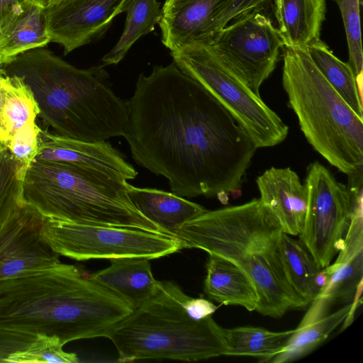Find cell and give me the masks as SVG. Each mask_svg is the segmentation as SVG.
<instances>
[{
    "instance_id": "obj_14",
    "label": "cell",
    "mask_w": 363,
    "mask_h": 363,
    "mask_svg": "<svg viewBox=\"0 0 363 363\" xmlns=\"http://www.w3.org/2000/svg\"><path fill=\"white\" fill-rule=\"evenodd\" d=\"M125 0H65L45 8L50 42L64 54L100 38L113 18L122 13Z\"/></svg>"
},
{
    "instance_id": "obj_34",
    "label": "cell",
    "mask_w": 363,
    "mask_h": 363,
    "mask_svg": "<svg viewBox=\"0 0 363 363\" xmlns=\"http://www.w3.org/2000/svg\"><path fill=\"white\" fill-rule=\"evenodd\" d=\"M185 308L188 313L197 320L212 315L218 308L210 301L203 298H195L189 296L185 301Z\"/></svg>"
},
{
    "instance_id": "obj_11",
    "label": "cell",
    "mask_w": 363,
    "mask_h": 363,
    "mask_svg": "<svg viewBox=\"0 0 363 363\" xmlns=\"http://www.w3.org/2000/svg\"><path fill=\"white\" fill-rule=\"evenodd\" d=\"M255 10L233 20L206 44L256 95L276 67L283 38L271 20Z\"/></svg>"
},
{
    "instance_id": "obj_10",
    "label": "cell",
    "mask_w": 363,
    "mask_h": 363,
    "mask_svg": "<svg viewBox=\"0 0 363 363\" xmlns=\"http://www.w3.org/2000/svg\"><path fill=\"white\" fill-rule=\"evenodd\" d=\"M308 206L299 240L320 268L328 266L342 248L362 181L339 182L315 161L307 168Z\"/></svg>"
},
{
    "instance_id": "obj_27",
    "label": "cell",
    "mask_w": 363,
    "mask_h": 363,
    "mask_svg": "<svg viewBox=\"0 0 363 363\" xmlns=\"http://www.w3.org/2000/svg\"><path fill=\"white\" fill-rule=\"evenodd\" d=\"M122 13H126L123 32L116 45L102 58L103 65H116L142 36L153 31L162 15L161 3L157 0H125Z\"/></svg>"
},
{
    "instance_id": "obj_36",
    "label": "cell",
    "mask_w": 363,
    "mask_h": 363,
    "mask_svg": "<svg viewBox=\"0 0 363 363\" xmlns=\"http://www.w3.org/2000/svg\"><path fill=\"white\" fill-rule=\"evenodd\" d=\"M4 76V74L3 73V72L1 71V69L0 68V121H1V108H2V100H3V96H2V80H3Z\"/></svg>"
},
{
    "instance_id": "obj_8",
    "label": "cell",
    "mask_w": 363,
    "mask_h": 363,
    "mask_svg": "<svg viewBox=\"0 0 363 363\" xmlns=\"http://www.w3.org/2000/svg\"><path fill=\"white\" fill-rule=\"evenodd\" d=\"M173 62L196 80L233 115L257 148L275 146L289 133L288 125L235 75L203 43H192L170 52Z\"/></svg>"
},
{
    "instance_id": "obj_1",
    "label": "cell",
    "mask_w": 363,
    "mask_h": 363,
    "mask_svg": "<svg viewBox=\"0 0 363 363\" xmlns=\"http://www.w3.org/2000/svg\"><path fill=\"white\" fill-rule=\"evenodd\" d=\"M123 135L140 166L181 197L228 200L257 149L230 111L173 62L141 73Z\"/></svg>"
},
{
    "instance_id": "obj_25",
    "label": "cell",
    "mask_w": 363,
    "mask_h": 363,
    "mask_svg": "<svg viewBox=\"0 0 363 363\" xmlns=\"http://www.w3.org/2000/svg\"><path fill=\"white\" fill-rule=\"evenodd\" d=\"M2 96L0 141L6 143L23 126L35 121L40 110L33 91L18 77L4 74Z\"/></svg>"
},
{
    "instance_id": "obj_7",
    "label": "cell",
    "mask_w": 363,
    "mask_h": 363,
    "mask_svg": "<svg viewBox=\"0 0 363 363\" xmlns=\"http://www.w3.org/2000/svg\"><path fill=\"white\" fill-rule=\"evenodd\" d=\"M282 85L309 144L351 177L363 173V118L320 72L306 48H283Z\"/></svg>"
},
{
    "instance_id": "obj_6",
    "label": "cell",
    "mask_w": 363,
    "mask_h": 363,
    "mask_svg": "<svg viewBox=\"0 0 363 363\" xmlns=\"http://www.w3.org/2000/svg\"><path fill=\"white\" fill-rule=\"evenodd\" d=\"M188 296L175 283L160 281L156 293L109 333L118 361L195 362L225 356L224 328L212 315L197 320L185 308Z\"/></svg>"
},
{
    "instance_id": "obj_12",
    "label": "cell",
    "mask_w": 363,
    "mask_h": 363,
    "mask_svg": "<svg viewBox=\"0 0 363 363\" xmlns=\"http://www.w3.org/2000/svg\"><path fill=\"white\" fill-rule=\"evenodd\" d=\"M337 255L333 264L322 269L324 284L298 327L325 317L335 304L359 300L363 278L362 188L357 194L351 223Z\"/></svg>"
},
{
    "instance_id": "obj_15",
    "label": "cell",
    "mask_w": 363,
    "mask_h": 363,
    "mask_svg": "<svg viewBox=\"0 0 363 363\" xmlns=\"http://www.w3.org/2000/svg\"><path fill=\"white\" fill-rule=\"evenodd\" d=\"M235 0H166L159 22L162 42L170 52L192 43H206L231 22Z\"/></svg>"
},
{
    "instance_id": "obj_31",
    "label": "cell",
    "mask_w": 363,
    "mask_h": 363,
    "mask_svg": "<svg viewBox=\"0 0 363 363\" xmlns=\"http://www.w3.org/2000/svg\"><path fill=\"white\" fill-rule=\"evenodd\" d=\"M64 345L57 336L39 335L26 350L11 354L6 362L76 363L77 355L63 350Z\"/></svg>"
},
{
    "instance_id": "obj_4",
    "label": "cell",
    "mask_w": 363,
    "mask_h": 363,
    "mask_svg": "<svg viewBox=\"0 0 363 363\" xmlns=\"http://www.w3.org/2000/svg\"><path fill=\"white\" fill-rule=\"evenodd\" d=\"M104 65L79 69L44 48L22 52L0 66L30 87L38 116L61 136L87 142H106L123 136L127 102L109 87Z\"/></svg>"
},
{
    "instance_id": "obj_33",
    "label": "cell",
    "mask_w": 363,
    "mask_h": 363,
    "mask_svg": "<svg viewBox=\"0 0 363 363\" xmlns=\"http://www.w3.org/2000/svg\"><path fill=\"white\" fill-rule=\"evenodd\" d=\"M28 0H0V33L24 11Z\"/></svg>"
},
{
    "instance_id": "obj_3",
    "label": "cell",
    "mask_w": 363,
    "mask_h": 363,
    "mask_svg": "<svg viewBox=\"0 0 363 363\" xmlns=\"http://www.w3.org/2000/svg\"><path fill=\"white\" fill-rule=\"evenodd\" d=\"M284 230L260 199L207 211L186 222L174 238L182 248H196L220 256L238 266L257 291L256 311L274 318L309 305L294 290L281 256Z\"/></svg>"
},
{
    "instance_id": "obj_16",
    "label": "cell",
    "mask_w": 363,
    "mask_h": 363,
    "mask_svg": "<svg viewBox=\"0 0 363 363\" xmlns=\"http://www.w3.org/2000/svg\"><path fill=\"white\" fill-rule=\"evenodd\" d=\"M98 169L134 179L138 172L125 157L106 142L87 143L40 130L34 159Z\"/></svg>"
},
{
    "instance_id": "obj_28",
    "label": "cell",
    "mask_w": 363,
    "mask_h": 363,
    "mask_svg": "<svg viewBox=\"0 0 363 363\" xmlns=\"http://www.w3.org/2000/svg\"><path fill=\"white\" fill-rule=\"evenodd\" d=\"M311 58L333 89L363 118L362 95L348 63L339 60L321 40L306 48Z\"/></svg>"
},
{
    "instance_id": "obj_9",
    "label": "cell",
    "mask_w": 363,
    "mask_h": 363,
    "mask_svg": "<svg viewBox=\"0 0 363 363\" xmlns=\"http://www.w3.org/2000/svg\"><path fill=\"white\" fill-rule=\"evenodd\" d=\"M40 232L43 240L59 255L77 261L121 257L151 259L182 249L181 242L168 235L44 217Z\"/></svg>"
},
{
    "instance_id": "obj_24",
    "label": "cell",
    "mask_w": 363,
    "mask_h": 363,
    "mask_svg": "<svg viewBox=\"0 0 363 363\" xmlns=\"http://www.w3.org/2000/svg\"><path fill=\"white\" fill-rule=\"evenodd\" d=\"M359 301L356 300L323 318L304 326L297 327L283 350L269 363L291 362L311 352L340 324H343V328L350 324L352 321L351 316L355 312Z\"/></svg>"
},
{
    "instance_id": "obj_13",
    "label": "cell",
    "mask_w": 363,
    "mask_h": 363,
    "mask_svg": "<svg viewBox=\"0 0 363 363\" xmlns=\"http://www.w3.org/2000/svg\"><path fill=\"white\" fill-rule=\"evenodd\" d=\"M43 217L26 204L0 224V281L61 262L40 235Z\"/></svg>"
},
{
    "instance_id": "obj_35",
    "label": "cell",
    "mask_w": 363,
    "mask_h": 363,
    "mask_svg": "<svg viewBox=\"0 0 363 363\" xmlns=\"http://www.w3.org/2000/svg\"><path fill=\"white\" fill-rule=\"evenodd\" d=\"M31 2L39 5L43 8L52 6L53 5L57 4L65 0H29Z\"/></svg>"
},
{
    "instance_id": "obj_21",
    "label": "cell",
    "mask_w": 363,
    "mask_h": 363,
    "mask_svg": "<svg viewBox=\"0 0 363 363\" xmlns=\"http://www.w3.org/2000/svg\"><path fill=\"white\" fill-rule=\"evenodd\" d=\"M209 255L203 289L207 296L220 304L256 311L258 295L246 274L232 262L214 254Z\"/></svg>"
},
{
    "instance_id": "obj_5",
    "label": "cell",
    "mask_w": 363,
    "mask_h": 363,
    "mask_svg": "<svg viewBox=\"0 0 363 363\" xmlns=\"http://www.w3.org/2000/svg\"><path fill=\"white\" fill-rule=\"evenodd\" d=\"M128 184L98 169L33 160L24 175L23 199L44 218L167 235L135 208Z\"/></svg>"
},
{
    "instance_id": "obj_32",
    "label": "cell",
    "mask_w": 363,
    "mask_h": 363,
    "mask_svg": "<svg viewBox=\"0 0 363 363\" xmlns=\"http://www.w3.org/2000/svg\"><path fill=\"white\" fill-rule=\"evenodd\" d=\"M40 130L35 121L27 123L6 143L13 156L27 167L38 153Z\"/></svg>"
},
{
    "instance_id": "obj_19",
    "label": "cell",
    "mask_w": 363,
    "mask_h": 363,
    "mask_svg": "<svg viewBox=\"0 0 363 363\" xmlns=\"http://www.w3.org/2000/svg\"><path fill=\"white\" fill-rule=\"evenodd\" d=\"M128 196L135 208L147 219L172 237L186 222L208 210L173 193L128 184Z\"/></svg>"
},
{
    "instance_id": "obj_26",
    "label": "cell",
    "mask_w": 363,
    "mask_h": 363,
    "mask_svg": "<svg viewBox=\"0 0 363 363\" xmlns=\"http://www.w3.org/2000/svg\"><path fill=\"white\" fill-rule=\"evenodd\" d=\"M294 330L274 332L254 326L224 328L225 356H248L269 362L283 350Z\"/></svg>"
},
{
    "instance_id": "obj_18",
    "label": "cell",
    "mask_w": 363,
    "mask_h": 363,
    "mask_svg": "<svg viewBox=\"0 0 363 363\" xmlns=\"http://www.w3.org/2000/svg\"><path fill=\"white\" fill-rule=\"evenodd\" d=\"M149 260L144 257L111 259L109 267L89 277L118 296L133 311L158 289L160 281L153 277Z\"/></svg>"
},
{
    "instance_id": "obj_37",
    "label": "cell",
    "mask_w": 363,
    "mask_h": 363,
    "mask_svg": "<svg viewBox=\"0 0 363 363\" xmlns=\"http://www.w3.org/2000/svg\"><path fill=\"white\" fill-rule=\"evenodd\" d=\"M2 142L0 141V144Z\"/></svg>"
},
{
    "instance_id": "obj_20",
    "label": "cell",
    "mask_w": 363,
    "mask_h": 363,
    "mask_svg": "<svg viewBox=\"0 0 363 363\" xmlns=\"http://www.w3.org/2000/svg\"><path fill=\"white\" fill-rule=\"evenodd\" d=\"M284 46L306 48L318 41L326 0H272Z\"/></svg>"
},
{
    "instance_id": "obj_29",
    "label": "cell",
    "mask_w": 363,
    "mask_h": 363,
    "mask_svg": "<svg viewBox=\"0 0 363 363\" xmlns=\"http://www.w3.org/2000/svg\"><path fill=\"white\" fill-rule=\"evenodd\" d=\"M27 168L13 156L6 143L0 144V224L26 205L23 183Z\"/></svg>"
},
{
    "instance_id": "obj_30",
    "label": "cell",
    "mask_w": 363,
    "mask_h": 363,
    "mask_svg": "<svg viewBox=\"0 0 363 363\" xmlns=\"http://www.w3.org/2000/svg\"><path fill=\"white\" fill-rule=\"evenodd\" d=\"M340 10L349 50V65L357 84L362 83L363 55L360 27V0H334Z\"/></svg>"
},
{
    "instance_id": "obj_22",
    "label": "cell",
    "mask_w": 363,
    "mask_h": 363,
    "mask_svg": "<svg viewBox=\"0 0 363 363\" xmlns=\"http://www.w3.org/2000/svg\"><path fill=\"white\" fill-rule=\"evenodd\" d=\"M49 43L45 8L28 0L23 12L0 33V66L22 52L44 48Z\"/></svg>"
},
{
    "instance_id": "obj_23",
    "label": "cell",
    "mask_w": 363,
    "mask_h": 363,
    "mask_svg": "<svg viewBox=\"0 0 363 363\" xmlns=\"http://www.w3.org/2000/svg\"><path fill=\"white\" fill-rule=\"evenodd\" d=\"M281 256L289 281L295 292L308 305L325 282L322 268L299 240L284 232Z\"/></svg>"
},
{
    "instance_id": "obj_2",
    "label": "cell",
    "mask_w": 363,
    "mask_h": 363,
    "mask_svg": "<svg viewBox=\"0 0 363 363\" xmlns=\"http://www.w3.org/2000/svg\"><path fill=\"white\" fill-rule=\"evenodd\" d=\"M133 309L72 264L0 281V362L39 335L67 342L108 337Z\"/></svg>"
},
{
    "instance_id": "obj_17",
    "label": "cell",
    "mask_w": 363,
    "mask_h": 363,
    "mask_svg": "<svg viewBox=\"0 0 363 363\" xmlns=\"http://www.w3.org/2000/svg\"><path fill=\"white\" fill-rule=\"evenodd\" d=\"M260 200L279 220L284 232L298 236L303 227L308 191L298 174L289 167H271L256 179Z\"/></svg>"
}]
</instances>
